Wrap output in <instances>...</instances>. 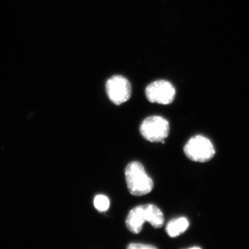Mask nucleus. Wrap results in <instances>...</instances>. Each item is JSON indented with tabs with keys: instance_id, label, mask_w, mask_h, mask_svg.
<instances>
[{
	"instance_id": "f257e3e1",
	"label": "nucleus",
	"mask_w": 249,
	"mask_h": 249,
	"mask_svg": "<svg viewBox=\"0 0 249 249\" xmlns=\"http://www.w3.org/2000/svg\"><path fill=\"white\" fill-rule=\"evenodd\" d=\"M145 222L150 223L155 229H160L164 224L163 213L154 204L137 206L129 211L126 219V227L132 233L139 234Z\"/></svg>"
},
{
	"instance_id": "f03ea898",
	"label": "nucleus",
	"mask_w": 249,
	"mask_h": 249,
	"mask_svg": "<svg viewBox=\"0 0 249 249\" xmlns=\"http://www.w3.org/2000/svg\"><path fill=\"white\" fill-rule=\"evenodd\" d=\"M124 175L127 188L132 196H145L153 189V180L147 175L143 165L140 162L129 163L124 170Z\"/></svg>"
},
{
	"instance_id": "7ed1b4c3",
	"label": "nucleus",
	"mask_w": 249,
	"mask_h": 249,
	"mask_svg": "<svg viewBox=\"0 0 249 249\" xmlns=\"http://www.w3.org/2000/svg\"><path fill=\"white\" fill-rule=\"evenodd\" d=\"M140 133L151 142H164L170 132V124L164 118L152 116L146 118L140 125Z\"/></svg>"
},
{
	"instance_id": "20e7f679",
	"label": "nucleus",
	"mask_w": 249,
	"mask_h": 249,
	"mask_svg": "<svg viewBox=\"0 0 249 249\" xmlns=\"http://www.w3.org/2000/svg\"><path fill=\"white\" fill-rule=\"evenodd\" d=\"M183 152L190 160L199 163L209 161L215 154L211 141L201 135L192 137L183 147Z\"/></svg>"
},
{
	"instance_id": "39448f33",
	"label": "nucleus",
	"mask_w": 249,
	"mask_h": 249,
	"mask_svg": "<svg viewBox=\"0 0 249 249\" xmlns=\"http://www.w3.org/2000/svg\"><path fill=\"white\" fill-rule=\"evenodd\" d=\"M147 101L161 105L171 104L176 96L175 87L165 80H156L145 89Z\"/></svg>"
},
{
	"instance_id": "423d86ee",
	"label": "nucleus",
	"mask_w": 249,
	"mask_h": 249,
	"mask_svg": "<svg viewBox=\"0 0 249 249\" xmlns=\"http://www.w3.org/2000/svg\"><path fill=\"white\" fill-rule=\"evenodd\" d=\"M106 92L116 106L127 102L132 96V86L127 78L119 75L111 76L106 83Z\"/></svg>"
},
{
	"instance_id": "0eeeda50",
	"label": "nucleus",
	"mask_w": 249,
	"mask_h": 249,
	"mask_svg": "<svg viewBox=\"0 0 249 249\" xmlns=\"http://www.w3.org/2000/svg\"><path fill=\"white\" fill-rule=\"evenodd\" d=\"M189 227V222L185 217H179L170 220L167 224V233L170 237H178L186 231Z\"/></svg>"
},
{
	"instance_id": "6e6552de",
	"label": "nucleus",
	"mask_w": 249,
	"mask_h": 249,
	"mask_svg": "<svg viewBox=\"0 0 249 249\" xmlns=\"http://www.w3.org/2000/svg\"><path fill=\"white\" fill-rule=\"evenodd\" d=\"M93 205L99 212H105L109 209L110 202L107 196H103V195H98L95 196L94 199H93Z\"/></svg>"
},
{
	"instance_id": "1a4fd4ad",
	"label": "nucleus",
	"mask_w": 249,
	"mask_h": 249,
	"mask_svg": "<svg viewBox=\"0 0 249 249\" xmlns=\"http://www.w3.org/2000/svg\"><path fill=\"white\" fill-rule=\"evenodd\" d=\"M129 249H157L153 245H144L142 243H132L127 247Z\"/></svg>"
}]
</instances>
